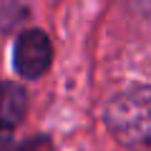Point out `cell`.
<instances>
[{
  "instance_id": "obj_1",
  "label": "cell",
  "mask_w": 151,
  "mask_h": 151,
  "mask_svg": "<svg viewBox=\"0 0 151 151\" xmlns=\"http://www.w3.org/2000/svg\"><path fill=\"white\" fill-rule=\"evenodd\" d=\"M151 101L149 88L136 86L129 91L119 93L108 103L106 121L108 129L121 144L134 146V149H146L151 139Z\"/></svg>"
},
{
  "instance_id": "obj_2",
  "label": "cell",
  "mask_w": 151,
  "mask_h": 151,
  "mask_svg": "<svg viewBox=\"0 0 151 151\" xmlns=\"http://www.w3.org/2000/svg\"><path fill=\"white\" fill-rule=\"evenodd\" d=\"M50 58H53V48H50V40H48L45 33L25 30L18 38L13 63H15V70L23 78H38V76H43L50 65Z\"/></svg>"
},
{
  "instance_id": "obj_3",
  "label": "cell",
  "mask_w": 151,
  "mask_h": 151,
  "mask_svg": "<svg viewBox=\"0 0 151 151\" xmlns=\"http://www.w3.org/2000/svg\"><path fill=\"white\" fill-rule=\"evenodd\" d=\"M28 108V96L18 83H0V126L13 129L20 124Z\"/></svg>"
},
{
  "instance_id": "obj_4",
  "label": "cell",
  "mask_w": 151,
  "mask_h": 151,
  "mask_svg": "<svg viewBox=\"0 0 151 151\" xmlns=\"http://www.w3.org/2000/svg\"><path fill=\"white\" fill-rule=\"evenodd\" d=\"M20 151H53V146H50V141L45 139V136H38V139H33V141H28V144H23Z\"/></svg>"
},
{
  "instance_id": "obj_5",
  "label": "cell",
  "mask_w": 151,
  "mask_h": 151,
  "mask_svg": "<svg viewBox=\"0 0 151 151\" xmlns=\"http://www.w3.org/2000/svg\"><path fill=\"white\" fill-rule=\"evenodd\" d=\"M10 144H13L10 129H5V126H0V151H10Z\"/></svg>"
}]
</instances>
